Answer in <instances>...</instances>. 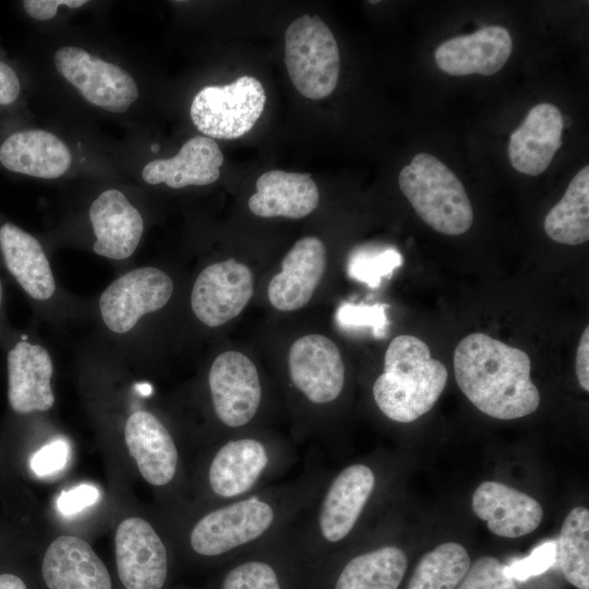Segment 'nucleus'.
I'll use <instances>...</instances> for the list:
<instances>
[{"label":"nucleus","mask_w":589,"mask_h":589,"mask_svg":"<svg viewBox=\"0 0 589 589\" xmlns=\"http://www.w3.org/2000/svg\"><path fill=\"white\" fill-rule=\"evenodd\" d=\"M288 366L294 386L314 404L335 400L344 388L340 351L323 335L311 334L296 340L289 350Z\"/></svg>","instance_id":"f8f14e48"},{"label":"nucleus","mask_w":589,"mask_h":589,"mask_svg":"<svg viewBox=\"0 0 589 589\" xmlns=\"http://www.w3.org/2000/svg\"><path fill=\"white\" fill-rule=\"evenodd\" d=\"M556 542V561L565 579L578 589H589V510L573 508Z\"/></svg>","instance_id":"c85d7f7f"},{"label":"nucleus","mask_w":589,"mask_h":589,"mask_svg":"<svg viewBox=\"0 0 589 589\" xmlns=\"http://www.w3.org/2000/svg\"><path fill=\"white\" fill-rule=\"evenodd\" d=\"M0 163L13 172L56 179L69 170L72 155L56 134L29 129L15 132L4 140L0 146Z\"/></svg>","instance_id":"5701e85b"},{"label":"nucleus","mask_w":589,"mask_h":589,"mask_svg":"<svg viewBox=\"0 0 589 589\" xmlns=\"http://www.w3.org/2000/svg\"><path fill=\"white\" fill-rule=\"evenodd\" d=\"M456 589H517V587L497 558L482 556L470 564Z\"/></svg>","instance_id":"473e14b6"},{"label":"nucleus","mask_w":589,"mask_h":589,"mask_svg":"<svg viewBox=\"0 0 589 589\" xmlns=\"http://www.w3.org/2000/svg\"><path fill=\"white\" fill-rule=\"evenodd\" d=\"M221 589H280L274 568L262 561H248L231 568Z\"/></svg>","instance_id":"72a5a7b5"},{"label":"nucleus","mask_w":589,"mask_h":589,"mask_svg":"<svg viewBox=\"0 0 589 589\" xmlns=\"http://www.w3.org/2000/svg\"><path fill=\"white\" fill-rule=\"evenodd\" d=\"M448 373L413 335H399L388 345L384 371L373 384L378 409L390 420L409 423L429 412L443 393Z\"/></svg>","instance_id":"f03ea898"},{"label":"nucleus","mask_w":589,"mask_h":589,"mask_svg":"<svg viewBox=\"0 0 589 589\" xmlns=\"http://www.w3.org/2000/svg\"><path fill=\"white\" fill-rule=\"evenodd\" d=\"M398 184L418 216L435 231L458 236L473 223L469 196L458 177L429 153H418L398 176Z\"/></svg>","instance_id":"7ed1b4c3"},{"label":"nucleus","mask_w":589,"mask_h":589,"mask_svg":"<svg viewBox=\"0 0 589 589\" xmlns=\"http://www.w3.org/2000/svg\"><path fill=\"white\" fill-rule=\"evenodd\" d=\"M139 390L144 395H148L151 393L152 388H151V386L148 384H144V385L139 386Z\"/></svg>","instance_id":"79ce46f5"},{"label":"nucleus","mask_w":589,"mask_h":589,"mask_svg":"<svg viewBox=\"0 0 589 589\" xmlns=\"http://www.w3.org/2000/svg\"><path fill=\"white\" fill-rule=\"evenodd\" d=\"M124 440L148 483L161 486L173 479L178 450L170 433L156 416L145 410L133 412L125 422Z\"/></svg>","instance_id":"412c9836"},{"label":"nucleus","mask_w":589,"mask_h":589,"mask_svg":"<svg viewBox=\"0 0 589 589\" xmlns=\"http://www.w3.org/2000/svg\"><path fill=\"white\" fill-rule=\"evenodd\" d=\"M265 101L262 83L251 75H242L227 85L200 89L192 100L190 116L204 136L233 140L254 127Z\"/></svg>","instance_id":"39448f33"},{"label":"nucleus","mask_w":589,"mask_h":589,"mask_svg":"<svg viewBox=\"0 0 589 589\" xmlns=\"http://www.w3.org/2000/svg\"><path fill=\"white\" fill-rule=\"evenodd\" d=\"M274 519L271 504L259 497H249L202 517L191 531L190 543L197 554L221 555L260 538Z\"/></svg>","instance_id":"0eeeda50"},{"label":"nucleus","mask_w":589,"mask_h":589,"mask_svg":"<svg viewBox=\"0 0 589 589\" xmlns=\"http://www.w3.org/2000/svg\"><path fill=\"white\" fill-rule=\"evenodd\" d=\"M99 497V491L89 484H80L61 492L57 507L63 515H72L93 505Z\"/></svg>","instance_id":"e433bc0d"},{"label":"nucleus","mask_w":589,"mask_h":589,"mask_svg":"<svg viewBox=\"0 0 589 589\" xmlns=\"http://www.w3.org/2000/svg\"><path fill=\"white\" fill-rule=\"evenodd\" d=\"M453 361L460 390L486 416L512 420L538 409L541 397L524 350L472 333L458 342Z\"/></svg>","instance_id":"f257e3e1"},{"label":"nucleus","mask_w":589,"mask_h":589,"mask_svg":"<svg viewBox=\"0 0 589 589\" xmlns=\"http://www.w3.org/2000/svg\"><path fill=\"white\" fill-rule=\"evenodd\" d=\"M0 248L10 273L36 300H48L56 283L40 243L28 232L7 223L0 228Z\"/></svg>","instance_id":"a878e982"},{"label":"nucleus","mask_w":589,"mask_h":589,"mask_svg":"<svg viewBox=\"0 0 589 589\" xmlns=\"http://www.w3.org/2000/svg\"><path fill=\"white\" fill-rule=\"evenodd\" d=\"M387 308L383 303L369 305L344 302L337 310L336 321L344 329L369 328L376 338H383L388 329Z\"/></svg>","instance_id":"2f4dec72"},{"label":"nucleus","mask_w":589,"mask_h":589,"mask_svg":"<svg viewBox=\"0 0 589 589\" xmlns=\"http://www.w3.org/2000/svg\"><path fill=\"white\" fill-rule=\"evenodd\" d=\"M472 509L492 533L509 539L534 531L543 518L537 500L497 481H484L476 489Z\"/></svg>","instance_id":"dca6fc26"},{"label":"nucleus","mask_w":589,"mask_h":589,"mask_svg":"<svg viewBox=\"0 0 589 589\" xmlns=\"http://www.w3.org/2000/svg\"><path fill=\"white\" fill-rule=\"evenodd\" d=\"M53 365L39 345L19 341L8 354V399L17 413L47 411L55 404L50 385Z\"/></svg>","instance_id":"6ab92c4d"},{"label":"nucleus","mask_w":589,"mask_h":589,"mask_svg":"<svg viewBox=\"0 0 589 589\" xmlns=\"http://www.w3.org/2000/svg\"><path fill=\"white\" fill-rule=\"evenodd\" d=\"M43 578L49 589H111L107 567L83 539L61 536L48 546Z\"/></svg>","instance_id":"a211bd4d"},{"label":"nucleus","mask_w":589,"mask_h":589,"mask_svg":"<svg viewBox=\"0 0 589 589\" xmlns=\"http://www.w3.org/2000/svg\"><path fill=\"white\" fill-rule=\"evenodd\" d=\"M208 385L215 413L224 424L238 428L253 419L262 392L256 366L245 354L226 351L216 357Z\"/></svg>","instance_id":"9d476101"},{"label":"nucleus","mask_w":589,"mask_h":589,"mask_svg":"<svg viewBox=\"0 0 589 589\" xmlns=\"http://www.w3.org/2000/svg\"><path fill=\"white\" fill-rule=\"evenodd\" d=\"M173 291L171 278L156 267H140L112 281L99 298L106 326L113 333L131 330L139 320L167 304Z\"/></svg>","instance_id":"6e6552de"},{"label":"nucleus","mask_w":589,"mask_h":589,"mask_svg":"<svg viewBox=\"0 0 589 589\" xmlns=\"http://www.w3.org/2000/svg\"><path fill=\"white\" fill-rule=\"evenodd\" d=\"M326 268V249L321 239L304 237L285 255L281 271L269 281L267 296L279 311H294L312 298Z\"/></svg>","instance_id":"4468645a"},{"label":"nucleus","mask_w":589,"mask_h":589,"mask_svg":"<svg viewBox=\"0 0 589 589\" xmlns=\"http://www.w3.org/2000/svg\"><path fill=\"white\" fill-rule=\"evenodd\" d=\"M1 301H2V286H1V281H0V305H1Z\"/></svg>","instance_id":"37998d69"},{"label":"nucleus","mask_w":589,"mask_h":589,"mask_svg":"<svg viewBox=\"0 0 589 589\" xmlns=\"http://www.w3.org/2000/svg\"><path fill=\"white\" fill-rule=\"evenodd\" d=\"M224 155L213 139H189L170 158L154 159L142 170V179L152 185L165 183L172 189L207 185L218 180Z\"/></svg>","instance_id":"4be33fe9"},{"label":"nucleus","mask_w":589,"mask_h":589,"mask_svg":"<svg viewBox=\"0 0 589 589\" xmlns=\"http://www.w3.org/2000/svg\"><path fill=\"white\" fill-rule=\"evenodd\" d=\"M21 92L20 80L14 70L0 61V105H10L15 101Z\"/></svg>","instance_id":"58836bf2"},{"label":"nucleus","mask_w":589,"mask_h":589,"mask_svg":"<svg viewBox=\"0 0 589 589\" xmlns=\"http://www.w3.org/2000/svg\"><path fill=\"white\" fill-rule=\"evenodd\" d=\"M400 252L393 247L364 245L354 249L348 260L349 277L377 288L382 279L390 277L393 272L402 265Z\"/></svg>","instance_id":"7c9ffc66"},{"label":"nucleus","mask_w":589,"mask_h":589,"mask_svg":"<svg viewBox=\"0 0 589 589\" xmlns=\"http://www.w3.org/2000/svg\"><path fill=\"white\" fill-rule=\"evenodd\" d=\"M375 486L370 467L353 464L339 472L321 504L318 527L328 542L346 538L354 527Z\"/></svg>","instance_id":"aec40b11"},{"label":"nucleus","mask_w":589,"mask_h":589,"mask_svg":"<svg viewBox=\"0 0 589 589\" xmlns=\"http://www.w3.org/2000/svg\"><path fill=\"white\" fill-rule=\"evenodd\" d=\"M116 563L125 589H161L168 574L165 544L140 517L124 519L115 536Z\"/></svg>","instance_id":"9b49d317"},{"label":"nucleus","mask_w":589,"mask_h":589,"mask_svg":"<svg viewBox=\"0 0 589 589\" xmlns=\"http://www.w3.org/2000/svg\"><path fill=\"white\" fill-rule=\"evenodd\" d=\"M544 231L555 242L578 245L589 239V167L569 182L563 197L546 214Z\"/></svg>","instance_id":"cd10ccee"},{"label":"nucleus","mask_w":589,"mask_h":589,"mask_svg":"<svg viewBox=\"0 0 589 589\" xmlns=\"http://www.w3.org/2000/svg\"><path fill=\"white\" fill-rule=\"evenodd\" d=\"M253 294L251 269L228 259L205 267L191 292L194 315L206 326L217 327L238 316Z\"/></svg>","instance_id":"1a4fd4ad"},{"label":"nucleus","mask_w":589,"mask_h":589,"mask_svg":"<svg viewBox=\"0 0 589 589\" xmlns=\"http://www.w3.org/2000/svg\"><path fill=\"white\" fill-rule=\"evenodd\" d=\"M513 39L500 25H489L469 35L443 41L435 50L437 67L449 75H493L509 59Z\"/></svg>","instance_id":"ddd939ff"},{"label":"nucleus","mask_w":589,"mask_h":589,"mask_svg":"<svg viewBox=\"0 0 589 589\" xmlns=\"http://www.w3.org/2000/svg\"><path fill=\"white\" fill-rule=\"evenodd\" d=\"M470 564L461 544L442 543L421 557L407 589H456Z\"/></svg>","instance_id":"c756f323"},{"label":"nucleus","mask_w":589,"mask_h":589,"mask_svg":"<svg viewBox=\"0 0 589 589\" xmlns=\"http://www.w3.org/2000/svg\"><path fill=\"white\" fill-rule=\"evenodd\" d=\"M58 72L91 104L121 113L139 98L133 76L80 47L64 46L53 57Z\"/></svg>","instance_id":"423d86ee"},{"label":"nucleus","mask_w":589,"mask_h":589,"mask_svg":"<svg viewBox=\"0 0 589 589\" xmlns=\"http://www.w3.org/2000/svg\"><path fill=\"white\" fill-rule=\"evenodd\" d=\"M556 562V542L546 541L537 546L528 556L513 561L505 566L507 574L524 581L549 569Z\"/></svg>","instance_id":"f704fd0d"},{"label":"nucleus","mask_w":589,"mask_h":589,"mask_svg":"<svg viewBox=\"0 0 589 589\" xmlns=\"http://www.w3.org/2000/svg\"><path fill=\"white\" fill-rule=\"evenodd\" d=\"M255 188L256 192L249 199V208L264 218H302L320 202L317 185L310 173L269 170L259 177Z\"/></svg>","instance_id":"b1692460"},{"label":"nucleus","mask_w":589,"mask_h":589,"mask_svg":"<svg viewBox=\"0 0 589 589\" xmlns=\"http://www.w3.org/2000/svg\"><path fill=\"white\" fill-rule=\"evenodd\" d=\"M563 116L550 103L532 107L524 122L510 135L508 157L515 170L539 176L550 166L562 145Z\"/></svg>","instance_id":"f3484780"},{"label":"nucleus","mask_w":589,"mask_h":589,"mask_svg":"<svg viewBox=\"0 0 589 589\" xmlns=\"http://www.w3.org/2000/svg\"><path fill=\"white\" fill-rule=\"evenodd\" d=\"M69 453V444L65 441L55 440L32 456L31 468L38 477L53 474L65 466Z\"/></svg>","instance_id":"c9c22d12"},{"label":"nucleus","mask_w":589,"mask_h":589,"mask_svg":"<svg viewBox=\"0 0 589 589\" xmlns=\"http://www.w3.org/2000/svg\"><path fill=\"white\" fill-rule=\"evenodd\" d=\"M405 552L382 546L351 558L340 572L335 589H398L407 570Z\"/></svg>","instance_id":"bb28decb"},{"label":"nucleus","mask_w":589,"mask_h":589,"mask_svg":"<svg viewBox=\"0 0 589 589\" xmlns=\"http://www.w3.org/2000/svg\"><path fill=\"white\" fill-rule=\"evenodd\" d=\"M576 376L579 385L586 392L589 390V327L586 326L576 351L575 360Z\"/></svg>","instance_id":"ea45409f"},{"label":"nucleus","mask_w":589,"mask_h":589,"mask_svg":"<svg viewBox=\"0 0 589 589\" xmlns=\"http://www.w3.org/2000/svg\"><path fill=\"white\" fill-rule=\"evenodd\" d=\"M86 3V0H25L23 1V8L31 17L38 21H48L56 16L60 7L76 9Z\"/></svg>","instance_id":"4c0bfd02"},{"label":"nucleus","mask_w":589,"mask_h":589,"mask_svg":"<svg viewBox=\"0 0 589 589\" xmlns=\"http://www.w3.org/2000/svg\"><path fill=\"white\" fill-rule=\"evenodd\" d=\"M285 63L291 82L304 97L318 100L334 92L339 77V49L318 15L304 14L287 27Z\"/></svg>","instance_id":"20e7f679"},{"label":"nucleus","mask_w":589,"mask_h":589,"mask_svg":"<svg viewBox=\"0 0 589 589\" xmlns=\"http://www.w3.org/2000/svg\"><path fill=\"white\" fill-rule=\"evenodd\" d=\"M268 465V454L255 438L232 440L215 454L208 470L213 492L230 498L253 488Z\"/></svg>","instance_id":"393cba45"},{"label":"nucleus","mask_w":589,"mask_h":589,"mask_svg":"<svg viewBox=\"0 0 589 589\" xmlns=\"http://www.w3.org/2000/svg\"><path fill=\"white\" fill-rule=\"evenodd\" d=\"M0 589H27L24 581L12 574H0Z\"/></svg>","instance_id":"a19ab883"},{"label":"nucleus","mask_w":589,"mask_h":589,"mask_svg":"<svg viewBox=\"0 0 589 589\" xmlns=\"http://www.w3.org/2000/svg\"><path fill=\"white\" fill-rule=\"evenodd\" d=\"M96 237L93 250L112 260H124L136 250L144 230L141 213L117 189L101 192L89 207Z\"/></svg>","instance_id":"2eb2a0df"}]
</instances>
